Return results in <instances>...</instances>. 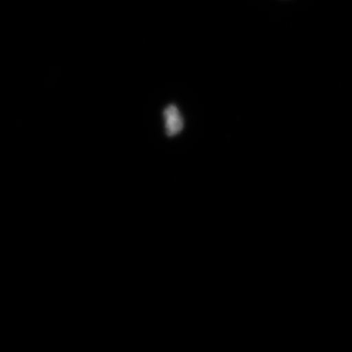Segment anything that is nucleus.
Wrapping results in <instances>:
<instances>
[{
	"label": "nucleus",
	"mask_w": 352,
	"mask_h": 352,
	"mask_svg": "<svg viewBox=\"0 0 352 352\" xmlns=\"http://www.w3.org/2000/svg\"><path fill=\"white\" fill-rule=\"evenodd\" d=\"M164 116L166 119V134L168 136H175L182 131L183 119L175 105L171 104L168 106L164 110Z\"/></svg>",
	"instance_id": "f257e3e1"
}]
</instances>
